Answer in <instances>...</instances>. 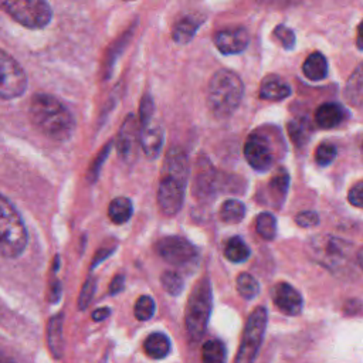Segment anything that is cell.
Here are the masks:
<instances>
[{
    "instance_id": "6da1fadb",
    "label": "cell",
    "mask_w": 363,
    "mask_h": 363,
    "mask_svg": "<svg viewBox=\"0 0 363 363\" xmlns=\"http://www.w3.org/2000/svg\"><path fill=\"white\" fill-rule=\"evenodd\" d=\"M28 116L41 135L55 142L68 140L75 130L74 115L51 94L38 92L33 95L28 105Z\"/></svg>"
},
{
    "instance_id": "7a4b0ae2",
    "label": "cell",
    "mask_w": 363,
    "mask_h": 363,
    "mask_svg": "<svg viewBox=\"0 0 363 363\" xmlns=\"http://www.w3.org/2000/svg\"><path fill=\"white\" fill-rule=\"evenodd\" d=\"M189 179V160L182 147H170L162 166V177L157 187V206L162 214L176 216L184 201Z\"/></svg>"
},
{
    "instance_id": "3957f363",
    "label": "cell",
    "mask_w": 363,
    "mask_h": 363,
    "mask_svg": "<svg viewBox=\"0 0 363 363\" xmlns=\"http://www.w3.org/2000/svg\"><path fill=\"white\" fill-rule=\"evenodd\" d=\"M244 95L241 78L230 69H218L207 86V105L211 113L224 119L231 116L240 106Z\"/></svg>"
},
{
    "instance_id": "277c9868",
    "label": "cell",
    "mask_w": 363,
    "mask_h": 363,
    "mask_svg": "<svg viewBox=\"0 0 363 363\" xmlns=\"http://www.w3.org/2000/svg\"><path fill=\"white\" fill-rule=\"evenodd\" d=\"M28 231L14 204L0 193V255L18 258L27 248Z\"/></svg>"
},
{
    "instance_id": "5b68a950",
    "label": "cell",
    "mask_w": 363,
    "mask_h": 363,
    "mask_svg": "<svg viewBox=\"0 0 363 363\" xmlns=\"http://www.w3.org/2000/svg\"><path fill=\"white\" fill-rule=\"evenodd\" d=\"M308 247L311 257L332 274L346 275L352 269L356 254L349 241L335 235H318L309 241Z\"/></svg>"
},
{
    "instance_id": "8992f818",
    "label": "cell",
    "mask_w": 363,
    "mask_h": 363,
    "mask_svg": "<svg viewBox=\"0 0 363 363\" xmlns=\"http://www.w3.org/2000/svg\"><path fill=\"white\" fill-rule=\"evenodd\" d=\"M211 312V282L207 277L193 286L186 305V330L190 343L199 342L207 329Z\"/></svg>"
},
{
    "instance_id": "52a82bcc",
    "label": "cell",
    "mask_w": 363,
    "mask_h": 363,
    "mask_svg": "<svg viewBox=\"0 0 363 363\" xmlns=\"http://www.w3.org/2000/svg\"><path fill=\"white\" fill-rule=\"evenodd\" d=\"M0 9L28 30H43L52 20V9L47 0H0Z\"/></svg>"
},
{
    "instance_id": "ba28073f",
    "label": "cell",
    "mask_w": 363,
    "mask_h": 363,
    "mask_svg": "<svg viewBox=\"0 0 363 363\" xmlns=\"http://www.w3.org/2000/svg\"><path fill=\"white\" fill-rule=\"evenodd\" d=\"M268 313L264 306H257L247 319L235 363H254L262 343Z\"/></svg>"
},
{
    "instance_id": "9c48e42d",
    "label": "cell",
    "mask_w": 363,
    "mask_h": 363,
    "mask_svg": "<svg viewBox=\"0 0 363 363\" xmlns=\"http://www.w3.org/2000/svg\"><path fill=\"white\" fill-rule=\"evenodd\" d=\"M28 85L24 68L9 52L0 48V99L20 98Z\"/></svg>"
},
{
    "instance_id": "30bf717a",
    "label": "cell",
    "mask_w": 363,
    "mask_h": 363,
    "mask_svg": "<svg viewBox=\"0 0 363 363\" xmlns=\"http://www.w3.org/2000/svg\"><path fill=\"white\" fill-rule=\"evenodd\" d=\"M157 254L170 265L189 269L197 262V250L196 247L183 237L167 235L160 238L156 242Z\"/></svg>"
},
{
    "instance_id": "8fae6325",
    "label": "cell",
    "mask_w": 363,
    "mask_h": 363,
    "mask_svg": "<svg viewBox=\"0 0 363 363\" xmlns=\"http://www.w3.org/2000/svg\"><path fill=\"white\" fill-rule=\"evenodd\" d=\"M244 156L248 164L258 172L268 170L274 163V152L269 140L261 133H251L244 143Z\"/></svg>"
},
{
    "instance_id": "7c38bea8",
    "label": "cell",
    "mask_w": 363,
    "mask_h": 363,
    "mask_svg": "<svg viewBox=\"0 0 363 363\" xmlns=\"http://www.w3.org/2000/svg\"><path fill=\"white\" fill-rule=\"evenodd\" d=\"M139 146V121L133 113H129L123 119L118 132L116 150L123 162L132 163L136 157Z\"/></svg>"
},
{
    "instance_id": "4fadbf2b",
    "label": "cell",
    "mask_w": 363,
    "mask_h": 363,
    "mask_svg": "<svg viewBox=\"0 0 363 363\" xmlns=\"http://www.w3.org/2000/svg\"><path fill=\"white\" fill-rule=\"evenodd\" d=\"M217 189V172L211 162L201 156L197 159V169L193 180V194L197 199H208Z\"/></svg>"
},
{
    "instance_id": "5bb4252c",
    "label": "cell",
    "mask_w": 363,
    "mask_h": 363,
    "mask_svg": "<svg viewBox=\"0 0 363 363\" xmlns=\"http://www.w3.org/2000/svg\"><path fill=\"white\" fill-rule=\"evenodd\" d=\"M272 299L275 306L289 316H296L302 312L303 301L301 294L288 282H278L272 288Z\"/></svg>"
},
{
    "instance_id": "9a60e30c",
    "label": "cell",
    "mask_w": 363,
    "mask_h": 363,
    "mask_svg": "<svg viewBox=\"0 0 363 363\" xmlns=\"http://www.w3.org/2000/svg\"><path fill=\"white\" fill-rule=\"evenodd\" d=\"M250 41V35L245 28L242 27H233L218 31L214 35V44L220 52L230 55V54H240L242 52Z\"/></svg>"
},
{
    "instance_id": "2e32d148",
    "label": "cell",
    "mask_w": 363,
    "mask_h": 363,
    "mask_svg": "<svg viewBox=\"0 0 363 363\" xmlns=\"http://www.w3.org/2000/svg\"><path fill=\"white\" fill-rule=\"evenodd\" d=\"M163 139V129L153 119L146 123H139V145L147 159H156L159 156Z\"/></svg>"
},
{
    "instance_id": "e0dca14e",
    "label": "cell",
    "mask_w": 363,
    "mask_h": 363,
    "mask_svg": "<svg viewBox=\"0 0 363 363\" xmlns=\"http://www.w3.org/2000/svg\"><path fill=\"white\" fill-rule=\"evenodd\" d=\"M291 95V86L278 75H268L259 86V98L267 101H281Z\"/></svg>"
},
{
    "instance_id": "ac0fdd59",
    "label": "cell",
    "mask_w": 363,
    "mask_h": 363,
    "mask_svg": "<svg viewBox=\"0 0 363 363\" xmlns=\"http://www.w3.org/2000/svg\"><path fill=\"white\" fill-rule=\"evenodd\" d=\"M345 119V109L335 102L322 104L315 112V122L323 129H330L340 125Z\"/></svg>"
},
{
    "instance_id": "d6986e66",
    "label": "cell",
    "mask_w": 363,
    "mask_h": 363,
    "mask_svg": "<svg viewBox=\"0 0 363 363\" xmlns=\"http://www.w3.org/2000/svg\"><path fill=\"white\" fill-rule=\"evenodd\" d=\"M62 323H64V313H57L48 320V325H47V345L51 354L55 359H61L62 350H64Z\"/></svg>"
},
{
    "instance_id": "ffe728a7",
    "label": "cell",
    "mask_w": 363,
    "mask_h": 363,
    "mask_svg": "<svg viewBox=\"0 0 363 363\" xmlns=\"http://www.w3.org/2000/svg\"><path fill=\"white\" fill-rule=\"evenodd\" d=\"M201 23L203 18L200 16H184L173 27V41L177 44H187L189 41H191Z\"/></svg>"
},
{
    "instance_id": "44dd1931",
    "label": "cell",
    "mask_w": 363,
    "mask_h": 363,
    "mask_svg": "<svg viewBox=\"0 0 363 363\" xmlns=\"http://www.w3.org/2000/svg\"><path fill=\"white\" fill-rule=\"evenodd\" d=\"M345 98L353 106H363V62H360L345 85Z\"/></svg>"
},
{
    "instance_id": "7402d4cb",
    "label": "cell",
    "mask_w": 363,
    "mask_h": 363,
    "mask_svg": "<svg viewBox=\"0 0 363 363\" xmlns=\"http://www.w3.org/2000/svg\"><path fill=\"white\" fill-rule=\"evenodd\" d=\"M303 75L311 81H320L328 75V61L325 55L319 51H315L306 57L302 64Z\"/></svg>"
},
{
    "instance_id": "603a6c76",
    "label": "cell",
    "mask_w": 363,
    "mask_h": 363,
    "mask_svg": "<svg viewBox=\"0 0 363 363\" xmlns=\"http://www.w3.org/2000/svg\"><path fill=\"white\" fill-rule=\"evenodd\" d=\"M143 350L152 359H163L170 352V340L164 333H150L143 342Z\"/></svg>"
},
{
    "instance_id": "cb8c5ba5",
    "label": "cell",
    "mask_w": 363,
    "mask_h": 363,
    "mask_svg": "<svg viewBox=\"0 0 363 363\" xmlns=\"http://www.w3.org/2000/svg\"><path fill=\"white\" fill-rule=\"evenodd\" d=\"M133 214V204L128 197H115L108 206V217L113 224H125Z\"/></svg>"
},
{
    "instance_id": "d4e9b609",
    "label": "cell",
    "mask_w": 363,
    "mask_h": 363,
    "mask_svg": "<svg viewBox=\"0 0 363 363\" xmlns=\"http://www.w3.org/2000/svg\"><path fill=\"white\" fill-rule=\"evenodd\" d=\"M218 216L227 224H238L245 216V206L235 199H228L220 206Z\"/></svg>"
},
{
    "instance_id": "484cf974",
    "label": "cell",
    "mask_w": 363,
    "mask_h": 363,
    "mask_svg": "<svg viewBox=\"0 0 363 363\" xmlns=\"http://www.w3.org/2000/svg\"><path fill=\"white\" fill-rule=\"evenodd\" d=\"M289 187V174L284 167H279L271 177L268 183V191L274 200L284 201Z\"/></svg>"
},
{
    "instance_id": "4316f807",
    "label": "cell",
    "mask_w": 363,
    "mask_h": 363,
    "mask_svg": "<svg viewBox=\"0 0 363 363\" xmlns=\"http://www.w3.org/2000/svg\"><path fill=\"white\" fill-rule=\"evenodd\" d=\"M203 363H225V347L217 339H210L201 346Z\"/></svg>"
},
{
    "instance_id": "83f0119b",
    "label": "cell",
    "mask_w": 363,
    "mask_h": 363,
    "mask_svg": "<svg viewBox=\"0 0 363 363\" xmlns=\"http://www.w3.org/2000/svg\"><path fill=\"white\" fill-rule=\"evenodd\" d=\"M224 255L231 262H244L250 257V248L240 237H233L225 244Z\"/></svg>"
},
{
    "instance_id": "f1b7e54d",
    "label": "cell",
    "mask_w": 363,
    "mask_h": 363,
    "mask_svg": "<svg viewBox=\"0 0 363 363\" xmlns=\"http://www.w3.org/2000/svg\"><path fill=\"white\" fill-rule=\"evenodd\" d=\"M255 228L259 237H262L267 241H271L277 235V220L271 213L262 211L255 218Z\"/></svg>"
},
{
    "instance_id": "f546056e",
    "label": "cell",
    "mask_w": 363,
    "mask_h": 363,
    "mask_svg": "<svg viewBox=\"0 0 363 363\" xmlns=\"http://www.w3.org/2000/svg\"><path fill=\"white\" fill-rule=\"evenodd\" d=\"M238 294L245 299H252L259 294V282L248 272H241L237 277Z\"/></svg>"
},
{
    "instance_id": "4dcf8cb0",
    "label": "cell",
    "mask_w": 363,
    "mask_h": 363,
    "mask_svg": "<svg viewBox=\"0 0 363 363\" xmlns=\"http://www.w3.org/2000/svg\"><path fill=\"white\" fill-rule=\"evenodd\" d=\"M160 284L163 286V289L169 294V295H173V296H177L182 294L183 288H184V282H183V278L179 272L176 271H164L162 275H160Z\"/></svg>"
},
{
    "instance_id": "1f68e13d",
    "label": "cell",
    "mask_w": 363,
    "mask_h": 363,
    "mask_svg": "<svg viewBox=\"0 0 363 363\" xmlns=\"http://www.w3.org/2000/svg\"><path fill=\"white\" fill-rule=\"evenodd\" d=\"M288 133L296 146H303L309 139V126L303 119H294L288 123Z\"/></svg>"
},
{
    "instance_id": "d6a6232c",
    "label": "cell",
    "mask_w": 363,
    "mask_h": 363,
    "mask_svg": "<svg viewBox=\"0 0 363 363\" xmlns=\"http://www.w3.org/2000/svg\"><path fill=\"white\" fill-rule=\"evenodd\" d=\"M155 301L149 295H142L136 299L133 306V313L138 320H149L155 315Z\"/></svg>"
},
{
    "instance_id": "836d02e7",
    "label": "cell",
    "mask_w": 363,
    "mask_h": 363,
    "mask_svg": "<svg viewBox=\"0 0 363 363\" xmlns=\"http://www.w3.org/2000/svg\"><path fill=\"white\" fill-rule=\"evenodd\" d=\"M335 157H336V147L329 142L320 143L315 150V162L319 166L330 164L335 160Z\"/></svg>"
},
{
    "instance_id": "e575fe53",
    "label": "cell",
    "mask_w": 363,
    "mask_h": 363,
    "mask_svg": "<svg viewBox=\"0 0 363 363\" xmlns=\"http://www.w3.org/2000/svg\"><path fill=\"white\" fill-rule=\"evenodd\" d=\"M95 289H96V281H95V278L89 277V278L84 282L82 289H81V294H79V296H78V308H79L81 311H85V309L89 306V303L92 302V298H94V295H95Z\"/></svg>"
},
{
    "instance_id": "d590c367",
    "label": "cell",
    "mask_w": 363,
    "mask_h": 363,
    "mask_svg": "<svg viewBox=\"0 0 363 363\" xmlns=\"http://www.w3.org/2000/svg\"><path fill=\"white\" fill-rule=\"evenodd\" d=\"M274 37H275V40L277 41H279V44L285 48V50H291V48H294V45H295V34H294V31L289 28V27H286V26H284V24H279V26H277L275 28H274Z\"/></svg>"
},
{
    "instance_id": "8d00e7d4",
    "label": "cell",
    "mask_w": 363,
    "mask_h": 363,
    "mask_svg": "<svg viewBox=\"0 0 363 363\" xmlns=\"http://www.w3.org/2000/svg\"><path fill=\"white\" fill-rule=\"evenodd\" d=\"M153 112H155V104L153 99L149 94H145L140 99V105H139V116L138 121L139 123H146L150 119H153Z\"/></svg>"
},
{
    "instance_id": "74e56055",
    "label": "cell",
    "mask_w": 363,
    "mask_h": 363,
    "mask_svg": "<svg viewBox=\"0 0 363 363\" xmlns=\"http://www.w3.org/2000/svg\"><path fill=\"white\" fill-rule=\"evenodd\" d=\"M295 221L299 227L311 228V227H315L319 223V216L313 210H305V211H301V213L296 214Z\"/></svg>"
},
{
    "instance_id": "f35d334b",
    "label": "cell",
    "mask_w": 363,
    "mask_h": 363,
    "mask_svg": "<svg viewBox=\"0 0 363 363\" xmlns=\"http://www.w3.org/2000/svg\"><path fill=\"white\" fill-rule=\"evenodd\" d=\"M347 200L352 206L363 208V180L354 183L347 193Z\"/></svg>"
},
{
    "instance_id": "ab89813d",
    "label": "cell",
    "mask_w": 363,
    "mask_h": 363,
    "mask_svg": "<svg viewBox=\"0 0 363 363\" xmlns=\"http://www.w3.org/2000/svg\"><path fill=\"white\" fill-rule=\"evenodd\" d=\"M109 150H111V143H108V145L101 150V153L98 155V157H96V159L94 160V163L91 164V167H89V179H91V180H95V179L98 177L99 170H101V166H102V163L105 162V159H106Z\"/></svg>"
},
{
    "instance_id": "60d3db41",
    "label": "cell",
    "mask_w": 363,
    "mask_h": 363,
    "mask_svg": "<svg viewBox=\"0 0 363 363\" xmlns=\"http://www.w3.org/2000/svg\"><path fill=\"white\" fill-rule=\"evenodd\" d=\"M123 285H125V277L123 275H116L109 284V294L115 295V294L121 292L123 289Z\"/></svg>"
},
{
    "instance_id": "b9f144b4",
    "label": "cell",
    "mask_w": 363,
    "mask_h": 363,
    "mask_svg": "<svg viewBox=\"0 0 363 363\" xmlns=\"http://www.w3.org/2000/svg\"><path fill=\"white\" fill-rule=\"evenodd\" d=\"M115 248H102V250H99L96 254H95V257H94V261H92V267H96L101 261H104L105 258H108L111 254H112V251H113Z\"/></svg>"
},
{
    "instance_id": "7bdbcfd3",
    "label": "cell",
    "mask_w": 363,
    "mask_h": 363,
    "mask_svg": "<svg viewBox=\"0 0 363 363\" xmlns=\"http://www.w3.org/2000/svg\"><path fill=\"white\" fill-rule=\"evenodd\" d=\"M111 315V309L109 308H96L94 312H92V320L95 322H101V320H105L108 316Z\"/></svg>"
},
{
    "instance_id": "ee69618b",
    "label": "cell",
    "mask_w": 363,
    "mask_h": 363,
    "mask_svg": "<svg viewBox=\"0 0 363 363\" xmlns=\"http://www.w3.org/2000/svg\"><path fill=\"white\" fill-rule=\"evenodd\" d=\"M356 47L363 51V20L360 21L357 30H356Z\"/></svg>"
},
{
    "instance_id": "f6af8a7d",
    "label": "cell",
    "mask_w": 363,
    "mask_h": 363,
    "mask_svg": "<svg viewBox=\"0 0 363 363\" xmlns=\"http://www.w3.org/2000/svg\"><path fill=\"white\" fill-rule=\"evenodd\" d=\"M261 3L267 4V6H274V7H279V6H284V4H288L291 0H259Z\"/></svg>"
},
{
    "instance_id": "bcb514c9",
    "label": "cell",
    "mask_w": 363,
    "mask_h": 363,
    "mask_svg": "<svg viewBox=\"0 0 363 363\" xmlns=\"http://www.w3.org/2000/svg\"><path fill=\"white\" fill-rule=\"evenodd\" d=\"M356 259H357V262H359L360 268L363 269V247L356 252Z\"/></svg>"
},
{
    "instance_id": "7dc6e473",
    "label": "cell",
    "mask_w": 363,
    "mask_h": 363,
    "mask_svg": "<svg viewBox=\"0 0 363 363\" xmlns=\"http://www.w3.org/2000/svg\"><path fill=\"white\" fill-rule=\"evenodd\" d=\"M0 363H14L7 354H4L1 350H0Z\"/></svg>"
}]
</instances>
